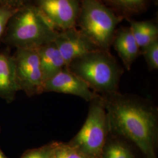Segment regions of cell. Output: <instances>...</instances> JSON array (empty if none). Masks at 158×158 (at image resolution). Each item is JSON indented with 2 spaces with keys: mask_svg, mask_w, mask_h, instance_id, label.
<instances>
[{
  "mask_svg": "<svg viewBox=\"0 0 158 158\" xmlns=\"http://www.w3.org/2000/svg\"><path fill=\"white\" fill-rule=\"evenodd\" d=\"M109 133L133 142L146 158H157V108L140 97L118 92L102 94Z\"/></svg>",
  "mask_w": 158,
  "mask_h": 158,
  "instance_id": "6da1fadb",
  "label": "cell"
},
{
  "mask_svg": "<svg viewBox=\"0 0 158 158\" xmlns=\"http://www.w3.org/2000/svg\"><path fill=\"white\" fill-rule=\"evenodd\" d=\"M59 33L34 5L28 3L11 18L2 39L17 49H38L54 42Z\"/></svg>",
  "mask_w": 158,
  "mask_h": 158,
  "instance_id": "7a4b0ae2",
  "label": "cell"
},
{
  "mask_svg": "<svg viewBox=\"0 0 158 158\" xmlns=\"http://www.w3.org/2000/svg\"><path fill=\"white\" fill-rule=\"evenodd\" d=\"M66 68L96 93L118 92L123 70L107 51L98 49L88 53L74 60Z\"/></svg>",
  "mask_w": 158,
  "mask_h": 158,
  "instance_id": "3957f363",
  "label": "cell"
},
{
  "mask_svg": "<svg viewBox=\"0 0 158 158\" xmlns=\"http://www.w3.org/2000/svg\"><path fill=\"white\" fill-rule=\"evenodd\" d=\"M77 18L80 32L98 49L107 51L113 41L118 18L98 0H83Z\"/></svg>",
  "mask_w": 158,
  "mask_h": 158,
  "instance_id": "277c9868",
  "label": "cell"
},
{
  "mask_svg": "<svg viewBox=\"0 0 158 158\" xmlns=\"http://www.w3.org/2000/svg\"><path fill=\"white\" fill-rule=\"evenodd\" d=\"M85 124L69 143L90 158H101L109 133L107 115L98 96L92 101Z\"/></svg>",
  "mask_w": 158,
  "mask_h": 158,
  "instance_id": "5b68a950",
  "label": "cell"
},
{
  "mask_svg": "<svg viewBox=\"0 0 158 158\" xmlns=\"http://www.w3.org/2000/svg\"><path fill=\"white\" fill-rule=\"evenodd\" d=\"M18 85L28 96L44 93V81L36 49H17L14 56Z\"/></svg>",
  "mask_w": 158,
  "mask_h": 158,
  "instance_id": "8992f818",
  "label": "cell"
},
{
  "mask_svg": "<svg viewBox=\"0 0 158 158\" xmlns=\"http://www.w3.org/2000/svg\"><path fill=\"white\" fill-rule=\"evenodd\" d=\"M34 6L53 28L62 31L73 28L80 10L77 0H35Z\"/></svg>",
  "mask_w": 158,
  "mask_h": 158,
  "instance_id": "52a82bcc",
  "label": "cell"
},
{
  "mask_svg": "<svg viewBox=\"0 0 158 158\" xmlns=\"http://www.w3.org/2000/svg\"><path fill=\"white\" fill-rule=\"evenodd\" d=\"M44 91L74 95L90 102L98 96L66 67L45 82Z\"/></svg>",
  "mask_w": 158,
  "mask_h": 158,
  "instance_id": "ba28073f",
  "label": "cell"
},
{
  "mask_svg": "<svg viewBox=\"0 0 158 158\" xmlns=\"http://www.w3.org/2000/svg\"><path fill=\"white\" fill-rule=\"evenodd\" d=\"M66 64L98 49L80 31L73 28L59 32L54 41Z\"/></svg>",
  "mask_w": 158,
  "mask_h": 158,
  "instance_id": "9c48e42d",
  "label": "cell"
},
{
  "mask_svg": "<svg viewBox=\"0 0 158 158\" xmlns=\"http://www.w3.org/2000/svg\"><path fill=\"white\" fill-rule=\"evenodd\" d=\"M18 85L14 56L0 53V97L8 103L13 102L17 92Z\"/></svg>",
  "mask_w": 158,
  "mask_h": 158,
  "instance_id": "30bf717a",
  "label": "cell"
},
{
  "mask_svg": "<svg viewBox=\"0 0 158 158\" xmlns=\"http://www.w3.org/2000/svg\"><path fill=\"white\" fill-rule=\"evenodd\" d=\"M40 66L45 82L59 73L66 67V64L54 42L36 49Z\"/></svg>",
  "mask_w": 158,
  "mask_h": 158,
  "instance_id": "8fae6325",
  "label": "cell"
},
{
  "mask_svg": "<svg viewBox=\"0 0 158 158\" xmlns=\"http://www.w3.org/2000/svg\"><path fill=\"white\" fill-rule=\"evenodd\" d=\"M114 47L125 67L130 70L140 50L130 28L124 29L117 34L114 40Z\"/></svg>",
  "mask_w": 158,
  "mask_h": 158,
  "instance_id": "7c38bea8",
  "label": "cell"
},
{
  "mask_svg": "<svg viewBox=\"0 0 158 158\" xmlns=\"http://www.w3.org/2000/svg\"><path fill=\"white\" fill-rule=\"evenodd\" d=\"M130 29L139 49L142 50L158 40V27L151 22L132 21Z\"/></svg>",
  "mask_w": 158,
  "mask_h": 158,
  "instance_id": "4fadbf2b",
  "label": "cell"
},
{
  "mask_svg": "<svg viewBox=\"0 0 158 158\" xmlns=\"http://www.w3.org/2000/svg\"><path fill=\"white\" fill-rule=\"evenodd\" d=\"M101 158H134V154L123 142L107 139L102 152Z\"/></svg>",
  "mask_w": 158,
  "mask_h": 158,
  "instance_id": "5bb4252c",
  "label": "cell"
},
{
  "mask_svg": "<svg viewBox=\"0 0 158 158\" xmlns=\"http://www.w3.org/2000/svg\"><path fill=\"white\" fill-rule=\"evenodd\" d=\"M51 145V158H90L69 143L53 142Z\"/></svg>",
  "mask_w": 158,
  "mask_h": 158,
  "instance_id": "9a60e30c",
  "label": "cell"
},
{
  "mask_svg": "<svg viewBox=\"0 0 158 158\" xmlns=\"http://www.w3.org/2000/svg\"><path fill=\"white\" fill-rule=\"evenodd\" d=\"M148 68L150 70H158V41L151 44L143 50Z\"/></svg>",
  "mask_w": 158,
  "mask_h": 158,
  "instance_id": "2e32d148",
  "label": "cell"
},
{
  "mask_svg": "<svg viewBox=\"0 0 158 158\" xmlns=\"http://www.w3.org/2000/svg\"><path fill=\"white\" fill-rule=\"evenodd\" d=\"M19 8L0 5V40L3 38L11 18Z\"/></svg>",
  "mask_w": 158,
  "mask_h": 158,
  "instance_id": "e0dca14e",
  "label": "cell"
},
{
  "mask_svg": "<svg viewBox=\"0 0 158 158\" xmlns=\"http://www.w3.org/2000/svg\"><path fill=\"white\" fill-rule=\"evenodd\" d=\"M51 145L34 149L25 153L21 158H51Z\"/></svg>",
  "mask_w": 158,
  "mask_h": 158,
  "instance_id": "ac0fdd59",
  "label": "cell"
},
{
  "mask_svg": "<svg viewBox=\"0 0 158 158\" xmlns=\"http://www.w3.org/2000/svg\"><path fill=\"white\" fill-rule=\"evenodd\" d=\"M114 3L123 8L134 10L140 7L143 4L145 0H112Z\"/></svg>",
  "mask_w": 158,
  "mask_h": 158,
  "instance_id": "d6986e66",
  "label": "cell"
},
{
  "mask_svg": "<svg viewBox=\"0 0 158 158\" xmlns=\"http://www.w3.org/2000/svg\"><path fill=\"white\" fill-rule=\"evenodd\" d=\"M29 0H0V5L19 8L28 3Z\"/></svg>",
  "mask_w": 158,
  "mask_h": 158,
  "instance_id": "ffe728a7",
  "label": "cell"
},
{
  "mask_svg": "<svg viewBox=\"0 0 158 158\" xmlns=\"http://www.w3.org/2000/svg\"><path fill=\"white\" fill-rule=\"evenodd\" d=\"M0 158H7V157L4 155V153L1 150V149H0Z\"/></svg>",
  "mask_w": 158,
  "mask_h": 158,
  "instance_id": "44dd1931",
  "label": "cell"
},
{
  "mask_svg": "<svg viewBox=\"0 0 158 158\" xmlns=\"http://www.w3.org/2000/svg\"><path fill=\"white\" fill-rule=\"evenodd\" d=\"M0 131H1V129H0Z\"/></svg>",
  "mask_w": 158,
  "mask_h": 158,
  "instance_id": "7402d4cb",
  "label": "cell"
}]
</instances>
